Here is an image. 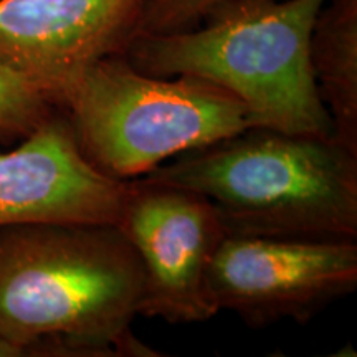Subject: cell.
I'll return each instance as SVG.
<instances>
[{"instance_id":"1","label":"cell","mask_w":357,"mask_h":357,"mask_svg":"<svg viewBox=\"0 0 357 357\" xmlns=\"http://www.w3.org/2000/svg\"><path fill=\"white\" fill-rule=\"evenodd\" d=\"M142 268L113 223L0 227V337L25 356H154L131 331Z\"/></svg>"},{"instance_id":"2","label":"cell","mask_w":357,"mask_h":357,"mask_svg":"<svg viewBox=\"0 0 357 357\" xmlns=\"http://www.w3.org/2000/svg\"><path fill=\"white\" fill-rule=\"evenodd\" d=\"M144 178L202 194L227 235L357 240V154L334 137L247 128Z\"/></svg>"},{"instance_id":"3","label":"cell","mask_w":357,"mask_h":357,"mask_svg":"<svg viewBox=\"0 0 357 357\" xmlns=\"http://www.w3.org/2000/svg\"><path fill=\"white\" fill-rule=\"evenodd\" d=\"M324 0H220L195 29L136 35L124 56L155 77L194 75L243 102L248 128L334 137L310 68Z\"/></svg>"},{"instance_id":"4","label":"cell","mask_w":357,"mask_h":357,"mask_svg":"<svg viewBox=\"0 0 357 357\" xmlns=\"http://www.w3.org/2000/svg\"><path fill=\"white\" fill-rule=\"evenodd\" d=\"M60 109L88 162L124 182L248 128L247 108L229 89L194 75L144 73L124 55L84 68Z\"/></svg>"},{"instance_id":"5","label":"cell","mask_w":357,"mask_h":357,"mask_svg":"<svg viewBox=\"0 0 357 357\" xmlns=\"http://www.w3.org/2000/svg\"><path fill=\"white\" fill-rule=\"evenodd\" d=\"M217 312L250 328L305 324L357 288V240L225 235L207 271Z\"/></svg>"},{"instance_id":"6","label":"cell","mask_w":357,"mask_h":357,"mask_svg":"<svg viewBox=\"0 0 357 357\" xmlns=\"http://www.w3.org/2000/svg\"><path fill=\"white\" fill-rule=\"evenodd\" d=\"M116 227L142 268L139 316L195 324L218 314L205 280L227 234L211 200L141 177L129 181Z\"/></svg>"},{"instance_id":"7","label":"cell","mask_w":357,"mask_h":357,"mask_svg":"<svg viewBox=\"0 0 357 357\" xmlns=\"http://www.w3.org/2000/svg\"><path fill=\"white\" fill-rule=\"evenodd\" d=\"M147 0H0V63L40 84L60 108L84 68L124 55Z\"/></svg>"},{"instance_id":"8","label":"cell","mask_w":357,"mask_h":357,"mask_svg":"<svg viewBox=\"0 0 357 357\" xmlns=\"http://www.w3.org/2000/svg\"><path fill=\"white\" fill-rule=\"evenodd\" d=\"M129 182L88 162L63 109L0 151V227L118 222Z\"/></svg>"},{"instance_id":"9","label":"cell","mask_w":357,"mask_h":357,"mask_svg":"<svg viewBox=\"0 0 357 357\" xmlns=\"http://www.w3.org/2000/svg\"><path fill=\"white\" fill-rule=\"evenodd\" d=\"M310 68L334 139L357 154V0H324L311 30Z\"/></svg>"},{"instance_id":"10","label":"cell","mask_w":357,"mask_h":357,"mask_svg":"<svg viewBox=\"0 0 357 357\" xmlns=\"http://www.w3.org/2000/svg\"><path fill=\"white\" fill-rule=\"evenodd\" d=\"M58 109L40 84L0 63V147L24 141Z\"/></svg>"},{"instance_id":"11","label":"cell","mask_w":357,"mask_h":357,"mask_svg":"<svg viewBox=\"0 0 357 357\" xmlns=\"http://www.w3.org/2000/svg\"><path fill=\"white\" fill-rule=\"evenodd\" d=\"M220 0H147L139 33H177L195 29Z\"/></svg>"},{"instance_id":"12","label":"cell","mask_w":357,"mask_h":357,"mask_svg":"<svg viewBox=\"0 0 357 357\" xmlns=\"http://www.w3.org/2000/svg\"><path fill=\"white\" fill-rule=\"evenodd\" d=\"M25 356V352L20 349V347H17L15 344H12V342L6 341V339L0 337V357H22Z\"/></svg>"}]
</instances>
